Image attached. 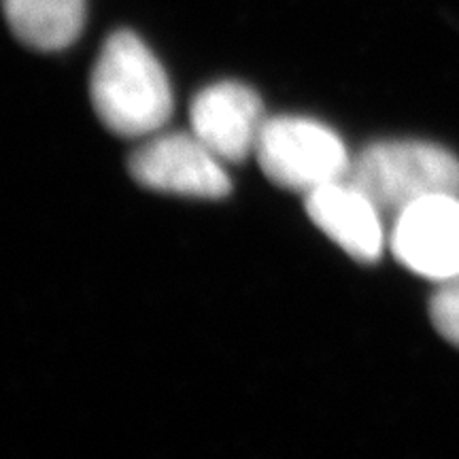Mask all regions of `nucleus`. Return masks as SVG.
Wrapping results in <instances>:
<instances>
[{
    "instance_id": "nucleus-1",
    "label": "nucleus",
    "mask_w": 459,
    "mask_h": 459,
    "mask_svg": "<svg viewBox=\"0 0 459 459\" xmlns=\"http://www.w3.org/2000/svg\"><path fill=\"white\" fill-rule=\"evenodd\" d=\"M90 96L105 128L124 139L156 134L175 108L164 66L130 30L113 32L102 45L91 71Z\"/></svg>"
},
{
    "instance_id": "nucleus-8",
    "label": "nucleus",
    "mask_w": 459,
    "mask_h": 459,
    "mask_svg": "<svg viewBox=\"0 0 459 459\" xmlns=\"http://www.w3.org/2000/svg\"><path fill=\"white\" fill-rule=\"evenodd\" d=\"M11 30L39 51H60L77 41L85 24V0H3Z\"/></svg>"
},
{
    "instance_id": "nucleus-5",
    "label": "nucleus",
    "mask_w": 459,
    "mask_h": 459,
    "mask_svg": "<svg viewBox=\"0 0 459 459\" xmlns=\"http://www.w3.org/2000/svg\"><path fill=\"white\" fill-rule=\"evenodd\" d=\"M392 254L419 277L443 281L459 277V196H434L394 217Z\"/></svg>"
},
{
    "instance_id": "nucleus-4",
    "label": "nucleus",
    "mask_w": 459,
    "mask_h": 459,
    "mask_svg": "<svg viewBox=\"0 0 459 459\" xmlns=\"http://www.w3.org/2000/svg\"><path fill=\"white\" fill-rule=\"evenodd\" d=\"M128 169L132 179L153 192L204 200L232 192L223 162L194 132L152 136L132 153Z\"/></svg>"
},
{
    "instance_id": "nucleus-7",
    "label": "nucleus",
    "mask_w": 459,
    "mask_h": 459,
    "mask_svg": "<svg viewBox=\"0 0 459 459\" xmlns=\"http://www.w3.org/2000/svg\"><path fill=\"white\" fill-rule=\"evenodd\" d=\"M304 209L321 232L359 264L381 260L385 247L383 213L347 179L328 183L304 196Z\"/></svg>"
},
{
    "instance_id": "nucleus-9",
    "label": "nucleus",
    "mask_w": 459,
    "mask_h": 459,
    "mask_svg": "<svg viewBox=\"0 0 459 459\" xmlns=\"http://www.w3.org/2000/svg\"><path fill=\"white\" fill-rule=\"evenodd\" d=\"M429 317L438 334L459 347V277L440 283L429 300Z\"/></svg>"
},
{
    "instance_id": "nucleus-6",
    "label": "nucleus",
    "mask_w": 459,
    "mask_h": 459,
    "mask_svg": "<svg viewBox=\"0 0 459 459\" xmlns=\"http://www.w3.org/2000/svg\"><path fill=\"white\" fill-rule=\"evenodd\" d=\"M266 119L260 96L238 82H220L200 90L189 108L192 132L223 164H238L254 156Z\"/></svg>"
},
{
    "instance_id": "nucleus-2",
    "label": "nucleus",
    "mask_w": 459,
    "mask_h": 459,
    "mask_svg": "<svg viewBox=\"0 0 459 459\" xmlns=\"http://www.w3.org/2000/svg\"><path fill=\"white\" fill-rule=\"evenodd\" d=\"M347 181L385 217L434 196H459V160L426 141H381L353 158Z\"/></svg>"
},
{
    "instance_id": "nucleus-3",
    "label": "nucleus",
    "mask_w": 459,
    "mask_h": 459,
    "mask_svg": "<svg viewBox=\"0 0 459 459\" xmlns=\"http://www.w3.org/2000/svg\"><path fill=\"white\" fill-rule=\"evenodd\" d=\"M255 158L274 186L298 194L347 179L353 158L341 136L325 124L298 115L268 117Z\"/></svg>"
}]
</instances>
